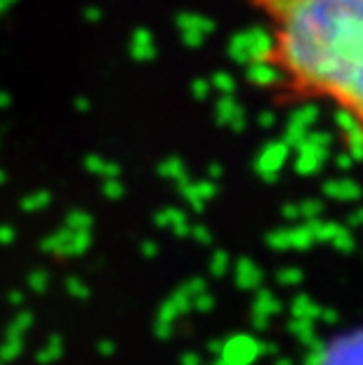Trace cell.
Returning <instances> with one entry per match:
<instances>
[{"label": "cell", "instance_id": "cell-1", "mask_svg": "<svg viewBox=\"0 0 363 365\" xmlns=\"http://www.w3.org/2000/svg\"><path fill=\"white\" fill-rule=\"evenodd\" d=\"M265 21L274 102L330 106L363 132V0H245Z\"/></svg>", "mask_w": 363, "mask_h": 365}, {"label": "cell", "instance_id": "cell-2", "mask_svg": "<svg viewBox=\"0 0 363 365\" xmlns=\"http://www.w3.org/2000/svg\"><path fill=\"white\" fill-rule=\"evenodd\" d=\"M314 365H363V330H352L330 339Z\"/></svg>", "mask_w": 363, "mask_h": 365}]
</instances>
